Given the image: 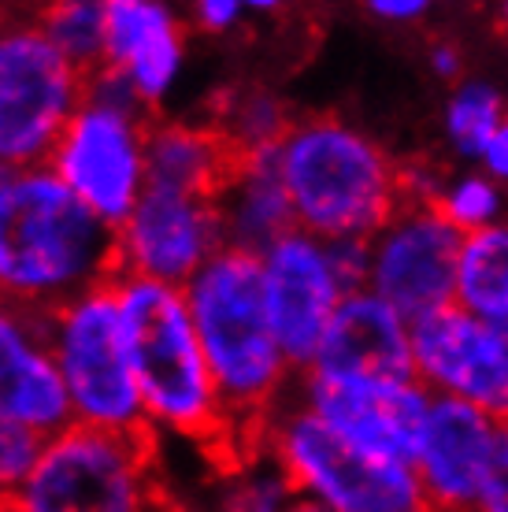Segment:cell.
Wrapping results in <instances>:
<instances>
[{"instance_id": "obj_1", "label": "cell", "mask_w": 508, "mask_h": 512, "mask_svg": "<svg viewBox=\"0 0 508 512\" xmlns=\"http://www.w3.org/2000/svg\"><path fill=\"white\" fill-rule=\"evenodd\" d=\"M115 275V231L93 216L49 167L4 175L0 301L49 316Z\"/></svg>"}, {"instance_id": "obj_2", "label": "cell", "mask_w": 508, "mask_h": 512, "mask_svg": "<svg viewBox=\"0 0 508 512\" xmlns=\"http://www.w3.org/2000/svg\"><path fill=\"white\" fill-rule=\"evenodd\" d=\"M182 294L230 427L256 446V431L290 397L293 383V364L267 316L260 256L227 245Z\"/></svg>"}, {"instance_id": "obj_3", "label": "cell", "mask_w": 508, "mask_h": 512, "mask_svg": "<svg viewBox=\"0 0 508 512\" xmlns=\"http://www.w3.org/2000/svg\"><path fill=\"white\" fill-rule=\"evenodd\" d=\"M275 164L297 231L323 242H371L405 205L401 164L342 116L293 119Z\"/></svg>"}, {"instance_id": "obj_4", "label": "cell", "mask_w": 508, "mask_h": 512, "mask_svg": "<svg viewBox=\"0 0 508 512\" xmlns=\"http://www.w3.org/2000/svg\"><path fill=\"white\" fill-rule=\"evenodd\" d=\"M130 334L145 431L178 438H230V416L208 372L186 294L160 282L115 275Z\"/></svg>"}, {"instance_id": "obj_5", "label": "cell", "mask_w": 508, "mask_h": 512, "mask_svg": "<svg viewBox=\"0 0 508 512\" xmlns=\"http://www.w3.org/2000/svg\"><path fill=\"white\" fill-rule=\"evenodd\" d=\"M256 446L282 464L301 498L331 512H431L412 464L382 461L349 446L297 394L267 416Z\"/></svg>"}, {"instance_id": "obj_6", "label": "cell", "mask_w": 508, "mask_h": 512, "mask_svg": "<svg viewBox=\"0 0 508 512\" xmlns=\"http://www.w3.org/2000/svg\"><path fill=\"white\" fill-rule=\"evenodd\" d=\"M149 127L153 112L101 71L45 167L115 231L149 193Z\"/></svg>"}, {"instance_id": "obj_7", "label": "cell", "mask_w": 508, "mask_h": 512, "mask_svg": "<svg viewBox=\"0 0 508 512\" xmlns=\"http://www.w3.org/2000/svg\"><path fill=\"white\" fill-rule=\"evenodd\" d=\"M19 505L26 512H164L153 438L67 423L41 442Z\"/></svg>"}, {"instance_id": "obj_8", "label": "cell", "mask_w": 508, "mask_h": 512, "mask_svg": "<svg viewBox=\"0 0 508 512\" xmlns=\"http://www.w3.org/2000/svg\"><path fill=\"white\" fill-rule=\"evenodd\" d=\"M45 323L71 420L123 435L145 431V409L130 364V334L115 279L60 305L45 316Z\"/></svg>"}, {"instance_id": "obj_9", "label": "cell", "mask_w": 508, "mask_h": 512, "mask_svg": "<svg viewBox=\"0 0 508 512\" xmlns=\"http://www.w3.org/2000/svg\"><path fill=\"white\" fill-rule=\"evenodd\" d=\"M89 90L38 19H0V167H45Z\"/></svg>"}, {"instance_id": "obj_10", "label": "cell", "mask_w": 508, "mask_h": 512, "mask_svg": "<svg viewBox=\"0 0 508 512\" xmlns=\"http://www.w3.org/2000/svg\"><path fill=\"white\" fill-rule=\"evenodd\" d=\"M368 290L420 323L457 305V268L464 234L434 205L405 201L394 219L371 238Z\"/></svg>"}, {"instance_id": "obj_11", "label": "cell", "mask_w": 508, "mask_h": 512, "mask_svg": "<svg viewBox=\"0 0 508 512\" xmlns=\"http://www.w3.org/2000/svg\"><path fill=\"white\" fill-rule=\"evenodd\" d=\"M223 249L227 231L216 197L149 186L138 208L115 227V271L175 290H186Z\"/></svg>"}, {"instance_id": "obj_12", "label": "cell", "mask_w": 508, "mask_h": 512, "mask_svg": "<svg viewBox=\"0 0 508 512\" xmlns=\"http://www.w3.org/2000/svg\"><path fill=\"white\" fill-rule=\"evenodd\" d=\"M267 316L293 372L305 375L316 360L334 312L349 297V286L334 268L331 242L290 231L260 253Z\"/></svg>"}, {"instance_id": "obj_13", "label": "cell", "mask_w": 508, "mask_h": 512, "mask_svg": "<svg viewBox=\"0 0 508 512\" xmlns=\"http://www.w3.org/2000/svg\"><path fill=\"white\" fill-rule=\"evenodd\" d=\"M293 394L331 431L382 461L416 464L434 397L416 379H319L301 375Z\"/></svg>"}, {"instance_id": "obj_14", "label": "cell", "mask_w": 508, "mask_h": 512, "mask_svg": "<svg viewBox=\"0 0 508 512\" xmlns=\"http://www.w3.org/2000/svg\"><path fill=\"white\" fill-rule=\"evenodd\" d=\"M412 368L431 397H453L508 423V360L494 323L449 305L412 323Z\"/></svg>"}, {"instance_id": "obj_15", "label": "cell", "mask_w": 508, "mask_h": 512, "mask_svg": "<svg viewBox=\"0 0 508 512\" xmlns=\"http://www.w3.org/2000/svg\"><path fill=\"white\" fill-rule=\"evenodd\" d=\"M104 4H108V45L101 71L115 78L145 112L164 108L190 60L186 19L164 0H104Z\"/></svg>"}, {"instance_id": "obj_16", "label": "cell", "mask_w": 508, "mask_h": 512, "mask_svg": "<svg viewBox=\"0 0 508 512\" xmlns=\"http://www.w3.org/2000/svg\"><path fill=\"white\" fill-rule=\"evenodd\" d=\"M494 416L475 405L434 397L416 453V479L431 512H475L497 446Z\"/></svg>"}, {"instance_id": "obj_17", "label": "cell", "mask_w": 508, "mask_h": 512, "mask_svg": "<svg viewBox=\"0 0 508 512\" xmlns=\"http://www.w3.org/2000/svg\"><path fill=\"white\" fill-rule=\"evenodd\" d=\"M0 423L26 427L38 438L75 423L52 360L49 323L12 301H0Z\"/></svg>"}, {"instance_id": "obj_18", "label": "cell", "mask_w": 508, "mask_h": 512, "mask_svg": "<svg viewBox=\"0 0 508 512\" xmlns=\"http://www.w3.org/2000/svg\"><path fill=\"white\" fill-rule=\"evenodd\" d=\"M319 379H416L412 323L371 290H353L334 312L316 360Z\"/></svg>"}, {"instance_id": "obj_19", "label": "cell", "mask_w": 508, "mask_h": 512, "mask_svg": "<svg viewBox=\"0 0 508 512\" xmlns=\"http://www.w3.org/2000/svg\"><path fill=\"white\" fill-rule=\"evenodd\" d=\"M216 205L223 216L227 245L245 249V253L260 256L267 245H275L279 238L297 231L290 193L282 186L275 153L238 156L223 190L216 193Z\"/></svg>"}, {"instance_id": "obj_20", "label": "cell", "mask_w": 508, "mask_h": 512, "mask_svg": "<svg viewBox=\"0 0 508 512\" xmlns=\"http://www.w3.org/2000/svg\"><path fill=\"white\" fill-rule=\"evenodd\" d=\"M234 149L201 119H153L149 127V186L216 197L234 171Z\"/></svg>"}, {"instance_id": "obj_21", "label": "cell", "mask_w": 508, "mask_h": 512, "mask_svg": "<svg viewBox=\"0 0 508 512\" xmlns=\"http://www.w3.org/2000/svg\"><path fill=\"white\" fill-rule=\"evenodd\" d=\"M457 305L486 323L508 320V219L460 245Z\"/></svg>"}, {"instance_id": "obj_22", "label": "cell", "mask_w": 508, "mask_h": 512, "mask_svg": "<svg viewBox=\"0 0 508 512\" xmlns=\"http://www.w3.org/2000/svg\"><path fill=\"white\" fill-rule=\"evenodd\" d=\"M212 123L227 138L234 156L275 153L279 141L293 127L286 101L275 90H267V86H238V90H230Z\"/></svg>"}, {"instance_id": "obj_23", "label": "cell", "mask_w": 508, "mask_h": 512, "mask_svg": "<svg viewBox=\"0 0 508 512\" xmlns=\"http://www.w3.org/2000/svg\"><path fill=\"white\" fill-rule=\"evenodd\" d=\"M505 119L508 97L497 90L490 78H464V82H457L442 108L445 141H449L453 156L464 160V164H479L486 141L494 138Z\"/></svg>"}, {"instance_id": "obj_24", "label": "cell", "mask_w": 508, "mask_h": 512, "mask_svg": "<svg viewBox=\"0 0 508 512\" xmlns=\"http://www.w3.org/2000/svg\"><path fill=\"white\" fill-rule=\"evenodd\" d=\"M45 38L67 64H75L82 75H97L104 67V45H108V4L104 0H60L38 15Z\"/></svg>"}, {"instance_id": "obj_25", "label": "cell", "mask_w": 508, "mask_h": 512, "mask_svg": "<svg viewBox=\"0 0 508 512\" xmlns=\"http://www.w3.org/2000/svg\"><path fill=\"white\" fill-rule=\"evenodd\" d=\"M434 208L442 212L464 238L479 231H490L508 219V190L497 186L486 171L471 167L460 175H445L442 190L434 197Z\"/></svg>"}, {"instance_id": "obj_26", "label": "cell", "mask_w": 508, "mask_h": 512, "mask_svg": "<svg viewBox=\"0 0 508 512\" xmlns=\"http://www.w3.org/2000/svg\"><path fill=\"white\" fill-rule=\"evenodd\" d=\"M301 498L282 464L264 446H249L223 490V512H290Z\"/></svg>"}, {"instance_id": "obj_27", "label": "cell", "mask_w": 508, "mask_h": 512, "mask_svg": "<svg viewBox=\"0 0 508 512\" xmlns=\"http://www.w3.org/2000/svg\"><path fill=\"white\" fill-rule=\"evenodd\" d=\"M41 442L34 431L15 427V423H0V505L19 501L26 479L34 472L41 453Z\"/></svg>"}, {"instance_id": "obj_28", "label": "cell", "mask_w": 508, "mask_h": 512, "mask_svg": "<svg viewBox=\"0 0 508 512\" xmlns=\"http://www.w3.org/2000/svg\"><path fill=\"white\" fill-rule=\"evenodd\" d=\"M249 15L253 12L245 0H197L190 8V26L208 38H227L234 30H242Z\"/></svg>"}, {"instance_id": "obj_29", "label": "cell", "mask_w": 508, "mask_h": 512, "mask_svg": "<svg viewBox=\"0 0 508 512\" xmlns=\"http://www.w3.org/2000/svg\"><path fill=\"white\" fill-rule=\"evenodd\" d=\"M475 512H508V423L497 427V446Z\"/></svg>"}, {"instance_id": "obj_30", "label": "cell", "mask_w": 508, "mask_h": 512, "mask_svg": "<svg viewBox=\"0 0 508 512\" xmlns=\"http://www.w3.org/2000/svg\"><path fill=\"white\" fill-rule=\"evenodd\" d=\"M368 12L375 15L379 23L412 26L431 12V4H427V0H368Z\"/></svg>"}, {"instance_id": "obj_31", "label": "cell", "mask_w": 508, "mask_h": 512, "mask_svg": "<svg viewBox=\"0 0 508 512\" xmlns=\"http://www.w3.org/2000/svg\"><path fill=\"white\" fill-rule=\"evenodd\" d=\"M479 171H486L490 179L497 182V186H505L508 190V119L497 127V134L490 141H486L483 156H479Z\"/></svg>"}, {"instance_id": "obj_32", "label": "cell", "mask_w": 508, "mask_h": 512, "mask_svg": "<svg viewBox=\"0 0 508 512\" xmlns=\"http://www.w3.org/2000/svg\"><path fill=\"white\" fill-rule=\"evenodd\" d=\"M427 64H431L434 78L457 82V78L464 75V52H460V45H453V41H434L431 52H427Z\"/></svg>"}, {"instance_id": "obj_33", "label": "cell", "mask_w": 508, "mask_h": 512, "mask_svg": "<svg viewBox=\"0 0 508 512\" xmlns=\"http://www.w3.org/2000/svg\"><path fill=\"white\" fill-rule=\"evenodd\" d=\"M290 512H331V509H327V505H319V501H312V498H297Z\"/></svg>"}, {"instance_id": "obj_34", "label": "cell", "mask_w": 508, "mask_h": 512, "mask_svg": "<svg viewBox=\"0 0 508 512\" xmlns=\"http://www.w3.org/2000/svg\"><path fill=\"white\" fill-rule=\"evenodd\" d=\"M494 327H497V334H501V346H505V360H508V320L494 323Z\"/></svg>"}, {"instance_id": "obj_35", "label": "cell", "mask_w": 508, "mask_h": 512, "mask_svg": "<svg viewBox=\"0 0 508 512\" xmlns=\"http://www.w3.org/2000/svg\"><path fill=\"white\" fill-rule=\"evenodd\" d=\"M0 512H26L19 501H8V505H0Z\"/></svg>"}, {"instance_id": "obj_36", "label": "cell", "mask_w": 508, "mask_h": 512, "mask_svg": "<svg viewBox=\"0 0 508 512\" xmlns=\"http://www.w3.org/2000/svg\"><path fill=\"white\" fill-rule=\"evenodd\" d=\"M501 23L508 26V4H505V8H501Z\"/></svg>"}, {"instance_id": "obj_37", "label": "cell", "mask_w": 508, "mask_h": 512, "mask_svg": "<svg viewBox=\"0 0 508 512\" xmlns=\"http://www.w3.org/2000/svg\"><path fill=\"white\" fill-rule=\"evenodd\" d=\"M4 175H8V171H4V167H0V182H4Z\"/></svg>"}]
</instances>
